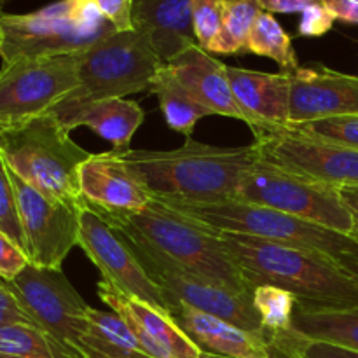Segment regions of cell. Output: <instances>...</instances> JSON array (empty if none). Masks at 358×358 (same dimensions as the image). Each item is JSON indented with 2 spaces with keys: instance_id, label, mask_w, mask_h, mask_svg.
Returning <instances> with one entry per match:
<instances>
[{
  "instance_id": "cell-1",
  "label": "cell",
  "mask_w": 358,
  "mask_h": 358,
  "mask_svg": "<svg viewBox=\"0 0 358 358\" xmlns=\"http://www.w3.org/2000/svg\"><path fill=\"white\" fill-rule=\"evenodd\" d=\"M215 234L252 292L261 285L278 287L292 294L296 308L304 311L358 306V282L327 255L245 234Z\"/></svg>"
},
{
  "instance_id": "cell-2",
  "label": "cell",
  "mask_w": 358,
  "mask_h": 358,
  "mask_svg": "<svg viewBox=\"0 0 358 358\" xmlns=\"http://www.w3.org/2000/svg\"><path fill=\"white\" fill-rule=\"evenodd\" d=\"M126 161L157 198L189 201L234 199L241 178L257 159L254 143L247 147H215L185 140L175 150H128Z\"/></svg>"
},
{
  "instance_id": "cell-3",
  "label": "cell",
  "mask_w": 358,
  "mask_h": 358,
  "mask_svg": "<svg viewBox=\"0 0 358 358\" xmlns=\"http://www.w3.org/2000/svg\"><path fill=\"white\" fill-rule=\"evenodd\" d=\"M175 213L194 226L212 233L245 234L331 257L345 273L358 261V240L315 222L287 215L278 210L238 199L189 201L178 198H157Z\"/></svg>"
},
{
  "instance_id": "cell-4",
  "label": "cell",
  "mask_w": 358,
  "mask_h": 358,
  "mask_svg": "<svg viewBox=\"0 0 358 358\" xmlns=\"http://www.w3.org/2000/svg\"><path fill=\"white\" fill-rule=\"evenodd\" d=\"M107 220L119 233L138 238L185 271L231 292L252 294L220 238L191 224L156 198L142 212Z\"/></svg>"
},
{
  "instance_id": "cell-5",
  "label": "cell",
  "mask_w": 358,
  "mask_h": 358,
  "mask_svg": "<svg viewBox=\"0 0 358 358\" xmlns=\"http://www.w3.org/2000/svg\"><path fill=\"white\" fill-rule=\"evenodd\" d=\"M0 154L7 168L28 185L59 203H84L79 168L91 152L70 138V131L51 114L2 128Z\"/></svg>"
},
{
  "instance_id": "cell-6",
  "label": "cell",
  "mask_w": 358,
  "mask_h": 358,
  "mask_svg": "<svg viewBox=\"0 0 358 358\" xmlns=\"http://www.w3.org/2000/svg\"><path fill=\"white\" fill-rule=\"evenodd\" d=\"M163 62L140 31H112L80 56L79 87L63 101L124 98L149 90Z\"/></svg>"
},
{
  "instance_id": "cell-7",
  "label": "cell",
  "mask_w": 358,
  "mask_h": 358,
  "mask_svg": "<svg viewBox=\"0 0 358 358\" xmlns=\"http://www.w3.org/2000/svg\"><path fill=\"white\" fill-rule=\"evenodd\" d=\"M234 199L278 210L343 234L353 233V220L336 187L294 177L257 156Z\"/></svg>"
},
{
  "instance_id": "cell-8",
  "label": "cell",
  "mask_w": 358,
  "mask_h": 358,
  "mask_svg": "<svg viewBox=\"0 0 358 358\" xmlns=\"http://www.w3.org/2000/svg\"><path fill=\"white\" fill-rule=\"evenodd\" d=\"M80 52L20 58L0 69V128L51 114L79 87Z\"/></svg>"
},
{
  "instance_id": "cell-9",
  "label": "cell",
  "mask_w": 358,
  "mask_h": 358,
  "mask_svg": "<svg viewBox=\"0 0 358 358\" xmlns=\"http://www.w3.org/2000/svg\"><path fill=\"white\" fill-rule=\"evenodd\" d=\"M119 234L129 245L149 278L157 287H161L164 297H166L168 308L173 303L187 304L194 310L222 318V320L245 329L252 334L268 338V332L262 327L261 317L252 301V294H236L219 285H213V283L182 269L180 266L171 262L164 255L157 254L154 248L140 241L138 238L124 233Z\"/></svg>"
},
{
  "instance_id": "cell-10",
  "label": "cell",
  "mask_w": 358,
  "mask_h": 358,
  "mask_svg": "<svg viewBox=\"0 0 358 358\" xmlns=\"http://www.w3.org/2000/svg\"><path fill=\"white\" fill-rule=\"evenodd\" d=\"M257 156L294 177L343 189L358 185V150L289 128L254 135Z\"/></svg>"
},
{
  "instance_id": "cell-11",
  "label": "cell",
  "mask_w": 358,
  "mask_h": 358,
  "mask_svg": "<svg viewBox=\"0 0 358 358\" xmlns=\"http://www.w3.org/2000/svg\"><path fill=\"white\" fill-rule=\"evenodd\" d=\"M100 38L73 23L69 0H58L35 13L0 14L2 63L80 52Z\"/></svg>"
},
{
  "instance_id": "cell-12",
  "label": "cell",
  "mask_w": 358,
  "mask_h": 358,
  "mask_svg": "<svg viewBox=\"0 0 358 358\" xmlns=\"http://www.w3.org/2000/svg\"><path fill=\"white\" fill-rule=\"evenodd\" d=\"M20 206L21 227L30 264L42 269H62L63 261L80 236V205L45 198L9 170Z\"/></svg>"
},
{
  "instance_id": "cell-13",
  "label": "cell",
  "mask_w": 358,
  "mask_h": 358,
  "mask_svg": "<svg viewBox=\"0 0 358 358\" xmlns=\"http://www.w3.org/2000/svg\"><path fill=\"white\" fill-rule=\"evenodd\" d=\"M9 283L37 327L79 352L90 306L62 269H42L30 264Z\"/></svg>"
},
{
  "instance_id": "cell-14",
  "label": "cell",
  "mask_w": 358,
  "mask_h": 358,
  "mask_svg": "<svg viewBox=\"0 0 358 358\" xmlns=\"http://www.w3.org/2000/svg\"><path fill=\"white\" fill-rule=\"evenodd\" d=\"M79 247L100 269L105 282L170 315L163 290L149 278L124 238L86 203L80 210Z\"/></svg>"
},
{
  "instance_id": "cell-15",
  "label": "cell",
  "mask_w": 358,
  "mask_h": 358,
  "mask_svg": "<svg viewBox=\"0 0 358 358\" xmlns=\"http://www.w3.org/2000/svg\"><path fill=\"white\" fill-rule=\"evenodd\" d=\"M79 189L84 203L105 219L138 213L154 199L135 168L115 150L91 154L80 164Z\"/></svg>"
},
{
  "instance_id": "cell-16",
  "label": "cell",
  "mask_w": 358,
  "mask_h": 358,
  "mask_svg": "<svg viewBox=\"0 0 358 358\" xmlns=\"http://www.w3.org/2000/svg\"><path fill=\"white\" fill-rule=\"evenodd\" d=\"M98 296L110 311L122 318L150 358H199L203 355L171 315L122 292L105 280L98 283Z\"/></svg>"
},
{
  "instance_id": "cell-17",
  "label": "cell",
  "mask_w": 358,
  "mask_h": 358,
  "mask_svg": "<svg viewBox=\"0 0 358 358\" xmlns=\"http://www.w3.org/2000/svg\"><path fill=\"white\" fill-rule=\"evenodd\" d=\"M290 124L358 115V77L327 66H299L290 73Z\"/></svg>"
},
{
  "instance_id": "cell-18",
  "label": "cell",
  "mask_w": 358,
  "mask_h": 358,
  "mask_svg": "<svg viewBox=\"0 0 358 358\" xmlns=\"http://www.w3.org/2000/svg\"><path fill=\"white\" fill-rule=\"evenodd\" d=\"M231 90L250 119L252 133L287 128L290 124V73H266L227 66Z\"/></svg>"
},
{
  "instance_id": "cell-19",
  "label": "cell",
  "mask_w": 358,
  "mask_h": 358,
  "mask_svg": "<svg viewBox=\"0 0 358 358\" xmlns=\"http://www.w3.org/2000/svg\"><path fill=\"white\" fill-rule=\"evenodd\" d=\"M69 131L90 128L100 138L112 143V150L124 154L131 150L133 135L142 126L145 112L128 98H108L96 101H62L51 110Z\"/></svg>"
},
{
  "instance_id": "cell-20",
  "label": "cell",
  "mask_w": 358,
  "mask_h": 358,
  "mask_svg": "<svg viewBox=\"0 0 358 358\" xmlns=\"http://www.w3.org/2000/svg\"><path fill=\"white\" fill-rule=\"evenodd\" d=\"M178 327L203 353L217 357H271L273 348L264 336L252 334L219 317L182 303L170 306Z\"/></svg>"
},
{
  "instance_id": "cell-21",
  "label": "cell",
  "mask_w": 358,
  "mask_h": 358,
  "mask_svg": "<svg viewBox=\"0 0 358 358\" xmlns=\"http://www.w3.org/2000/svg\"><path fill=\"white\" fill-rule=\"evenodd\" d=\"M168 66L191 91L192 96L212 112V115L240 119L250 126V119L234 100L227 77V65H224L220 59L213 58L210 52L194 44L168 62Z\"/></svg>"
},
{
  "instance_id": "cell-22",
  "label": "cell",
  "mask_w": 358,
  "mask_h": 358,
  "mask_svg": "<svg viewBox=\"0 0 358 358\" xmlns=\"http://www.w3.org/2000/svg\"><path fill=\"white\" fill-rule=\"evenodd\" d=\"M194 0H135L133 27L163 63L198 44L192 28Z\"/></svg>"
},
{
  "instance_id": "cell-23",
  "label": "cell",
  "mask_w": 358,
  "mask_h": 358,
  "mask_svg": "<svg viewBox=\"0 0 358 358\" xmlns=\"http://www.w3.org/2000/svg\"><path fill=\"white\" fill-rule=\"evenodd\" d=\"M86 331L80 336L83 358H150L121 317L90 306Z\"/></svg>"
},
{
  "instance_id": "cell-24",
  "label": "cell",
  "mask_w": 358,
  "mask_h": 358,
  "mask_svg": "<svg viewBox=\"0 0 358 358\" xmlns=\"http://www.w3.org/2000/svg\"><path fill=\"white\" fill-rule=\"evenodd\" d=\"M149 90L157 96L168 128L182 133L185 140L192 138V131L203 117L212 115L201 101L192 96L191 91L175 76L168 63H163L157 70Z\"/></svg>"
},
{
  "instance_id": "cell-25",
  "label": "cell",
  "mask_w": 358,
  "mask_h": 358,
  "mask_svg": "<svg viewBox=\"0 0 358 358\" xmlns=\"http://www.w3.org/2000/svg\"><path fill=\"white\" fill-rule=\"evenodd\" d=\"M290 329L308 339L358 352V306L336 311H304L296 308Z\"/></svg>"
},
{
  "instance_id": "cell-26",
  "label": "cell",
  "mask_w": 358,
  "mask_h": 358,
  "mask_svg": "<svg viewBox=\"0 0 358 358\" xmlns=\"http://www.w3.org/2000/svg\"><path fill=\"white\" fill-rule=\"evenodd\" d=\"M0 358H83L44 329L30 324L0 327Z\"/></svg>"
},
{
  "instance_id": "cell-27",
  "label": "cell",
  "mask_w": 358,
  "mask_h": 358,
  "mask_svg": "<svg viewBox=\"0 0 358 358\" xmlns=\"http://www.w3.org/2000/svg\"><path fill=\"white\" fill-rule=\"evenodd\" d=\"M259 0H222V28L213 41L210 55H241L247 52L248 37L262 13Z\"/></svg>"
},
{
  "instance_id": "cell-28",
  "label": "cell",
  "mask_w": 358,
  "mask_h": 358,
  "mask_svg": "<svg viewBox=\"0 0 358 358\" xmlns=\"http://www.w3.org/2000/svg\"><path fill=\"white\" fill-rule=\"evenodd\" d=\"M247 52L257 56H266L278 63L283 72H296L299 69L297 55L294 51L292 38L283 30L275 16L268 10H262L250 31L247 44Z\"/></svg>"
},
{
  "instance_id": "cell-29",
  "label": "cell",
  "mask_w": 358,
  "mask_h": 358,
  "mask_svg": "<svg viewBox=\"0 0 358 358\" xmlns=\"http://www.w3.org/2000/svg\"><path fill=\"white\" fill-rule=\"evenodd\" d=\"M269 345L278 358H358L355 350L332 343L308 339L292 329L282 332H268Z\"/></svg>"
},
{
  "instance_id": "cell-30",
  "label": "cell",
  "mask_w": 358,
  "mask_h": 358,
  "mask_svg": "<svg viewBox=\"0 0 358 358\" xmlns=\"http://www.w3.org/2000/svg\"><path fill=\"white\" fill-rule=\"evenodd\" d=\"M252 301L266 332H282L292 327L296 297L273 285H261L252 292Z\"/></svg>"
},
{
  "instance_id": "cell-31",
  "label": "cell",
  "mask_w": 358,
  "mask_h": 358,
  "mask_svg": "<svg viewBox=\"0 0 358 358\" xmlns=\"http://www.w3.org/2000/svg\"><path fill=\"white\" fill-rule=\"evenodd\" d=\"M287 128L358 150V115L317 119V121L301 122V124H292Z\"/></svg>"
},
{
  "instance_id": "cell-32",
  "label": "cell",
  "mask_w": 358,
  "mask_h": 358,
  "mask_svg": "<svg viewBox=\"0 0 358 358\" xmlns=\"http://www.w3.org/2000/svg\"><path fill=\"white\" fill-rule=\"evenodd\" d=\"M0 231L27 252V241H24L23 227H21L20 206H17V198L16 192H14L13 180H10L9 168H7L2 154H0Z\"/></svg>"
},
{
  "instance_id": "cell-33",
  "label": "cell",
  "mask_w": 358,
  "mask_h": 358,
  "mask_svg": "<svg viewBox=\"0 0 358 358\" xmlns=\"http://www.w3.org/2000/svg\"><path fill=\"white\" fill-rule=\"evenodd\" d=\"M192 28L199 48L208 51L222 28V0H194Z\"/></svg>"
},
{
  "instance_id": "cell-34",
  "label": "cell",
  "mask_w": 358,
  "mask_h": 358,
  "mask_svg": "<svg viewBox=\"0 0 358 358\" xmlns=\"http://www.w3.org/2000/svg\"><path fill=\"white\" fill-rule=\"evenodd\" d=\"M30 266L27 252L0 231V278L13 282Z\"/></svg>"
},
{
  "instance_id": "cell-35",
  "label": "cell",
  "mask_w": 358,
  "mask_h": 358,
  "mask_svg": "<svg viewBox=\"0 0 358 358\" xmlns=\"http://www.w3.org/2000/svg\"><path fill=\"white\" fill-rule=\"evenodd\" d=\"M334 16L325 3H315L301 13L299 35L301 37H322L334 24Z\"/></svg>"
},
{
  "instance_id": "cell-36",
  "label": "cell",
  "mask_w": 358,
  "mask_h": 358,
  "mask_svg": "<svg viewBox=\"0 0 358 358\" xmlns=\"http://www.w3.org/2000/svg\"><path fill=\"white\" fill-rule=\"evenodd\" d=\"M94 3L115 31L135 30L133 27L135 0H94Z\"/></svg>"
},
{
  "instance_id": "cell-37",
  "label": "cell",
  "mask_w": 358,
  "mask_h": 358,
  "mask_svg": "<svg viewBox=\"0 0 358 358\" xmlns=\"http://www.w3.org/2000/svg\"><path fill=\"white\" fill-rule=\"evenodd\" d=\"M13 324H30L35 325L30 315L24 311L17 297L14 296L10 283L0 278V327Z\"/></svg>"
},
{
  "instance_id": "cell-38",
  "label": "cell",
  "mask_w": 358,
  "mask_h": 358,
  "mask_svg": "<svg viewBox=\"0 0 358 358\" xmlns=\"http://www.w3.org/2000/svg\"><path fill=\"white\" fill-rule=\"evenodd\" d=\"M262 9L268 13L275 14H292V13H303L310 6L315 3H325V0H259Z\"/></svg>"
},
{
  "instance_id": "cell-39",
  "label": "cell",
  "mask_w": 358,
  "mask_h": 358,
  "mask_svg": "<svg viewBox=\"0 0 358 358\" xmlns=\"http://www.w3.org/2000/svg\"><path fill=\"white\" fill-rule=\"evenodd\" d=\"M325 6L334 20L358 24V0H325Z\"/></svg>"
},
{
  "instance_id": "cell-40",
  "label": "cell",
  "mask_w": 358,
  "mask_h": 358,
  "mask_svg": "<svg viewBox=\"0 0 358 358\" xmlns=\"http://www.w3.org/2000/svg\"><path fill=\"white\" fill-rule=\"evenodd\" d=\"M341 198L345 201L346 208H348L350 215L353 220V233L352 236L358 240V185H352V187H343L339 189Z\"/></svg>"
},
{
  "instance_id": "cell-41",
  "label": "cell",
  "mask_w": 358,
  "mask_h": 358,
  "mask_svg": "<svg viewBox=\"0 0 358 358\" xmlns=\"http://www.w3.org/2000/svg\"><path fill=\"white\" fill-rule=\"evenodd\" d=\"M348 275H350V276H352V278H353V280H357V282H358V261L355 262V264H353V266H352V268H350V269H348Z\"/></svg>"
},
{
  "instance_id": "cell-42",
  "label": "cell",
  "mask_w": 358,
  "mask_h": 358,
  "mask_svg": "<svg viewBox=\"0 0 358 358\" xmlns=\"http://www.w3.org/2000/svg\"><path fill=\"white\" fill-rule=\"evenodd\" d=\"M206 355H208V353H206ZM210 358H278V357L273 353L271 357H217V355H210Z\"/></svg>"
},
{
  "instance_id": "cell-43",
  "label": "cell",
  "mask_w": 358,
  "mask_h": 358,
  "mask_svg": "<svg viewBox=\"0 0 358 358\" xmlns=\"http://www.w3.org/2000/svg\"><path fill=\"white\" fill-rule=\"evenodd\" d=\"M7 0H0V14H3V6H6Z\"/></svg>"
},
{
  "instance_id": "cell-44",
  "label": "cell",
  "mask_w": 358,
  "mask_h": 358,
  "mask_svg": "<svg viewBox=\"0 0 358 358\" xmlns=\"http://www.w3.org/2000/svg\"><path fill=\"white\" fill-rule=\"evenodd\" d=\"M199 358H210V355H206V353H203V355L199 357Z\"/></svg>"
},
{
  "instance_id": "cell-45",
  "label": "cell",
  "mask_w": 358,
  "mask_h": 358,
  "mask_svg": "<svg viewBox=\"0 0 358 358\" xmlns=\"http://www.w3.org/2000/svg\"><path fill=\"white\" fill-rule=\"evenodd\" d=\"M0 135H2V128H0Z\"/></svg>"
}]
</instances>
